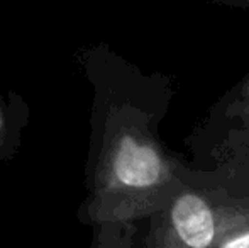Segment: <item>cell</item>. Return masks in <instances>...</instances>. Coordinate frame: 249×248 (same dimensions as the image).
I'll return each mask as SVG.
<instances>
[{"label":"cell","instance_id":"1","mask_svg":"<svg viewBox=\"0 0 249 248\" xmlns=\"http://www.w3.org/2000/svg\"><path fill=\"white\" fill-rule=\"evenodd\" d=\"M105 92L99 150L87 211L100 245L131 247L139 226L181 186L183 158L164 146L160 126L175 95L161 73L124 65Z\"/></svg>","mask_w":249,"mask_h":248},{"label":"cell","instance_id":"2","mask_svg":"<svg viewBox=\"0 0 249 248\" xmlns=\"http://www.w3.org/2000/svg\"><path fill=\"white\" fill-rule=\"evenodd\" d=\"M190 167L213 209V248H249V148Z\"/></svg>","mask_w":249,"mask_h":248},{"label":"cell","instance_id":"3","mask_svg":"<svg viewBox=\"0 0 249 248\" xmlns=\"http://www.w3.org/2000/svg\"><path fill=\"white\" fill-rule=\"evenodd\" d=\"M181 186L146 221L141 245L148 248H213L215 218L205 189L192 172L190 162L178 167Z\"/></svg>","mask_w":249,"mask_h":248},{"label":"cell","instance_id":"4","mask_svg":"<svg viewBox=\"0 0 249 248\" xmlns=\"http://www.w3.org/2000/svg\"><path fill=\"white\" fill-rule=\"evenodd\" d=\"M195 165L249 148V73L219 97L185 138Z\"/></svg>","mask_w":249,"mask_h":248},{"label":"cell","instance_id":"5","mask_svg":"<svg viewBox=\"0 0 249 248\" xmlns=\"http://www.w3.org/2000/svg\"><path fill=\"white\" fill-rule=\"evenodd\" d=\"M9 141H10V123H9V111L5 109L2 97H0V158L9 153Z\"/></svg>","mask_w":249,"mask_h":248},{"label":"cell","instance_id":"6","mask_svg":"<svg viewBox=\"0 0 249 248\" xmlns=\"http://www.w3.org/2000/svg\"><path fill=\"white\" fill-rule=\"evenodd\" d=\"M207 2L219 3V5H229V7H244V9H249V0H207Z\"/></svg>","mask_w":249,"mask_h":248}]
</instances>
